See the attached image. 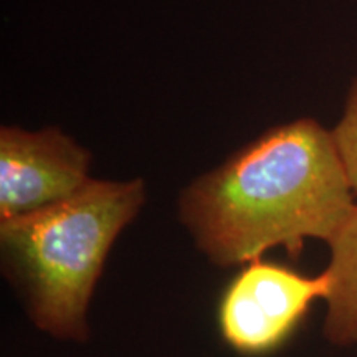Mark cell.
I'll list each match as a JSON object with an SVG mask.
<instances>
[{"label": "cell", "instance_id": "cell-1", "mask_svg": "<svg viewBox=\"0 0 357 357\" xmlns=\"http://www.w3.org/2000/svg\"><path fill=\"white\" fill-rule=\"evenodd\" d=\"M333 132L312 118L268 129L178 194L177 215L195 247L229 268L307 238L329 243L356 205Z\"/></svg>", "mask_w": 357, "mask_h": 357}, {"label": "cell", "instance_id": "cell-2", "mask_svg": "<svg viewBox=\"0 0 357 357\" xmlns=\"http://www.w3.org/2000/svg\"><path fill=\"white\" fill-rule=\"evenodd\" d=\"M146 195L139 177L91 178L61 202L0 222L3 271L40 331L88 341V307L106 258Z\"/></svg>", "mask_w": 357, "mask_h": 357}, {"label": "cell", "instance_id": "cell-3", "mask_svg": "<svg viewBox=\"0 0 357 357\" xmlns=\"http://www.w3.org/2000/svg\"><path fill=\"white\" fill-rule=\"evenodd\" d=\"M329 289L326 271L306 276L261 258L247 263L218 303L223 341L245 356H263L283 344L316 300Z\"/></svg>", "mask_w": 357, "mask_h": 357}, {"label": "cell", "instance_id": "cell-4", "mask_svg": "<svg viewBox=\"0 0 357 357\" xmlns=\"http://www.w3.org/2000/svg\"><path fill=\"white\" fill-rule=\"evenodd\" d=\"M91 153L56 126L0 128V222L68 199L91 181Z\"/></svg>", "mask_w": 357, "mask_h": 357}, {"label": "cell", "instance_id": "cell-5", "mask_svg": "<svg viewBox=\"0 0 357 357\" xmlns=\"http://www.w3.org/2000/svg\"><path fill=\"white\" fill-rule=\"evenodd\" d=\"M328 245L331 260L324 270L329 278L324 337L334 346H357V202Z\"/></svg>", "mask_w": 357, "mask_h": 357}, {"label": "cell", "instance_id": "cell-6", "mask_svg": "<svg viewBox=\"0 0 357 357\" xmlns=\"http://www.w3.org/2000/svg\"><path fill=\"white\" fill-rule=\"evenodd\" d=\"M331 132L339 158L357 195V78L352 82L341 119Z\"/></svg>", "mask_w": 357, "mask_h": 357}]
</instances>
